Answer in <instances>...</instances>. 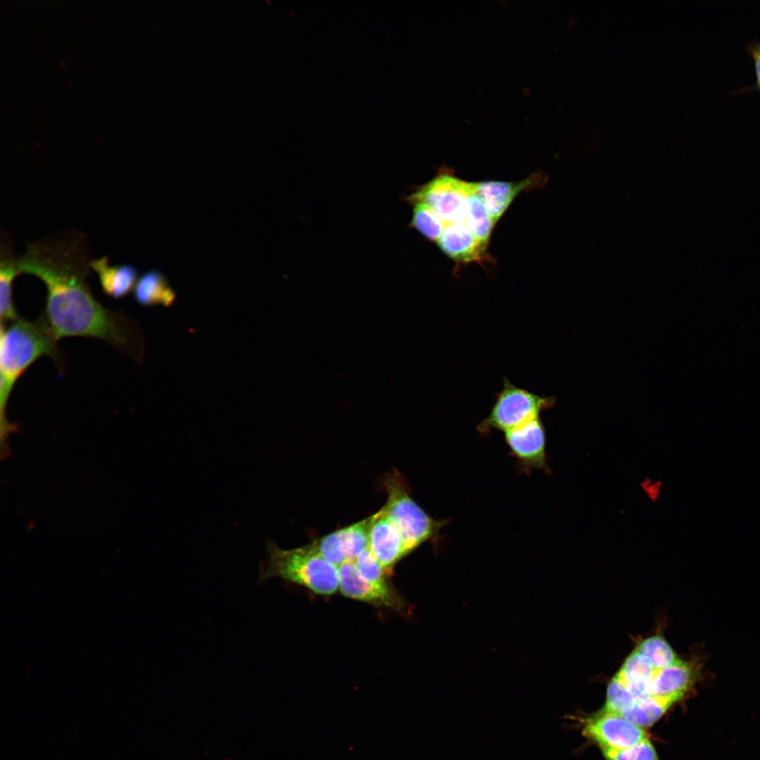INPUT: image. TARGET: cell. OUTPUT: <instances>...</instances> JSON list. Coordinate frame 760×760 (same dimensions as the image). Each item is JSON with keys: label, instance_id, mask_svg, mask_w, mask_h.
I'll return each instance as SVG.
<instances>
[{"label": "cell", "instance_id": "12", "mask_svg": "<svg viewBox=\"0 0 760 760\" xmlns=\"http://www.w3.org/2000/svg\"><path fill=\"white\" fill-rule=\"evenodd\" d=\"M505 433L507 445L520 460L534 467L545 465V434L539 417Z\"/></svg>", "mask_w": 760, "mask_h": 760}, {"label": "cell", "instance_id": "21", "mask_svg": "<svg viewBox=\"0 0 760 760\" xmlns=\"http://www.w3.org/2000/svg\"><path fill=\"white\" fill-rule=\"evenodd\" d=\"M600 749L606 760H659L656 750L648 737L624 749Z\"/></svg>", "mask_w": 760, "mask_h": 760}, {"label": "cell", "instance_id": "5", "mask_svg": "<svg viewBox=\"0 0 760 760\" xmlns=\"http://www.w3.org/2000/svg\"><path fill=\"white\" fill-rule=\"evenodd\" d=\"M469 182L459 179L443 165L436 175L419 186L407 197L410 203L422 202L430 206L445 223L465 224Z\"/></svg>", "mask_w": 760, "mask_h": 760}, {"label": "cell", "instance_id": "19", "mask_svg": "<svg viewBox=\"0 0 760 760\" xmlns=\"http://www.w3.org/2000/svg\"><path fill=\"white\" fill-rule=\"evenodd\" d=\"M370 521L371 516L338 530L347 561H355L357 556L368 547Z\"/></svg>", "mask_w": 760, "mask_h": 760}, {"label": "cell", "instance_id": "18", "mask_svg": "<svg viewBox=\"0 0 760 760\" xmlns=\"http://www.w3.org/2000/svg\"><path fill=\"white\" fill-rule=\"evenodd\" d=\"M413 206L412 227L417 229L430 241L437 243L445 227V223L430 206L422 202L411 203Z\"/></svg>", "mask_w": 760, "mask_h": 760}, {"label": "cell", "instance_id": "14", "mask_svg": "<svg viewBox=\"0 0 760 760\" xmlns=\"http://www.w3.org/2000/svg\"><path fill=\"white\" fill-rule=\"evenodd\" d=\"M134 296L141 306L171 305L176 298L166 277L158 270H150L139 277L134 289Z\"/></svg>", "mask_w": 760, "mask_h": 760}, {"label": "cell", "instance_id": "4", "mask_svg": "<svg viewBox=\"0 0 760 760\" xmlns=\"http://www.w3.org/2000/svg\"><path fill=\"white\" fill-rule=\"evenodd\" d=\"M384 486L388 500L382 509L399 531L407 555L436 535L443 523L432 519L415 502L398 472L388 475Z\"/></svg>", "mask_w": 760, "mask_h": 760}, {"label": "cell", "instance_id": "3", "mask_svg": "<svg viewBox=\"0 0 760 760\" xmlns=\"http://www.w3.org/2000/svg\"><path fill=\"white\" fill-rule=\"evenodd\" d=\"M279 577L302 585L313 593L330 595L339 588L338 569L319 555L310 544L291 550L274 543L267 545V556L260 564V580Z\"/></svg>", "mask_w": 760, "mask_h": 760}, {"label": "cell", "instance_id": "11", "mask_svg": "<svg viewBox=\"0 0 760 760\" xmlns=\"http://www.w3.org/2000/svg\"><path fill=\"white\" fill-rule=\"evenodd\" d=\"M441 251L456 265L490 262L488 246L478 240L464 224H446L436 243Z\"/></svg>", "mask_w": 760, "mask_h": 760}, {"label": "cell", "instance_id": "7", "mask_svg": "<svg viewBox=\"0 0 760 760\" xmlns=\"http://www.w3.org/2000/svg\"><path fill=\"white\" fill-rule=\"evenodd\" d=\"M583 733L600 748L624 749L647 738L644 730L621 716L600 711L583 721Z\"/></svg>", "mask_w": 760, "mask_h": 760}, {"label": "cell", "instance_id": "2", "mask_svg": "<svg viewBox=\"0 0 760 760\" xmlns=\"http://www.w3.org/2000/svg\"><path fill=\"white\" fill-rule=\"evenodd\" d=\"M58 341L44 317L35 322L23 319L0 328V436L1 442H8V436L16 431L6 418V407L18 379L36 360L49 356L57 364L61 362Z\"/></svg>", "mask_w": 760, "mask_h": 760}, {"label": "cell", "instance_id": "9", "mask_svg": "<svg viewBox=\"0 0 760 760\" xmlns=\"http://www.w3.org/2000/svg\"><path fill=\"white\" fill-rule=\"evenodd\" d=\"M547 181L546 175L537 171L518 182L490 180L471 182L475 192L483 201L495 225L520 193L540 189L545 185Z\"/></svg>", "mask_w": 760, "mask_h": 760}, {"label": "cell", "instance_id": "8", "mask_svg": "<svg viewBox=\"0 0 760 760\" xmlns=\"http://www.w3.org/2000/svg\"><path fill=\"white\" fill-rule=\"evenodd\" d=\"M338 569L339 590L344 596L377 607L398 611L404 609L405 603L397 592L388 584L377 585L364 578L355 561H346Z\"/></svg>", "mask_w": 760, "mask_h": 760}, {"label": "cell", "instance_id": "1", "mask_svg": "<svg viewBox=\"0 0 760 760\" xmlns=\"http://www.w3.org/2000/svg\"><path fill=\"white\" fill-rule=\"evenodd\" d=\"M90 262L83 237L72 233L28 244L18 267L45 284L42 317L57 341L99 338L139 362L144 350L139 328L129 316L106 309L94 297L87 280Z\"/></svg>", "mask_w": 760, "mask_h": 760}, {"label": "cell", "instance_id": "13", "mask_svg": "<svg viewBox=\"0 0 760 760\" xmlns=\"http://www.w3.org/2000/svg\"><path fill=\"white\" fill-rule=\"evenodd\" d=\"M90 267L97 273L103 291L115 299L127 296L134 289L139 279L137 270L133 265H110L106 256L91 260Z\"/></svg>", "mask_w": 760, "mask_h": 760}, {"label": "cell", "instance_id": "17", "mask_svg": "<svg viewBox=\"0 0 760 760\" xmlns=\"http://www.w3.org/2000/svg\"><path fill=\"white\" fill-rule=\"evenodd\" d=\"M465 224L478 240L488 246L495 225L483 201L475 192L471 182H469Z\"/></svg>", "mask_w": 760, "mask_h": 760}, {"label": "cell", "instance_id": "10", "mask_svg": "<svg viewBox=\"0 0 760 760\" xmlns=\"http://www.w3.org/2000/svg\"><path fill=\"white\" fill-rule=\"evenodd\" d=\"M368 548L387 574L406 555L401 536L382 508L371 516Z\"/></svg>", "mask_w": 760, "mask_h": 760}, {"label": "cell", "instance_id": "20", "mask_svg": "<svg viewBox=\"0 0 760 760\" xmlns=\"http://www.w3.org/2000/svg\"><path fill=\"white\" fill-rule=\"evenodd\" d=\"M310 545L324 559L337 567L347 561L338 530L314 540Z\"/></svg>", "mask_w": 760, "mask_h": 760}, {"label": "cell", "instance_id": "23", "mask_svg": "<svg viewBox=\"0 0 760 760\" xmlns=\"http://www.w3.org/2000/svg\"><path fill=\"white\" fill-rule=\"evenodd\" d=\"M750 51L754 64L756 85L760 91V44L752 45Z\"/></svg>", "mask_w": 760, "mask_h": 760}, {"label": "cell", "instance_id": "6", "mask_svg": "<svg viewBox=\"0 0 760 760\" xmlns=\"http://www.w3.org/2000/svg\"><path fill=\"white\" fill-rule=\"evenodd\" d=\"M553 403L552 398L539 396L517 387L505 379L489 416L479 428L482 431L495 429L505 432L539 417L540 412Z\"/></svg>", "mask_w": 760, "mask_h": 760}, {"label": "cell", "instance_id": "22", "mask_svg": "<svg viewBox=\"0 0 760 760\" xmlns=\"http://www.w3.org/2000/svg\"><path fill=\"white\" fill-rule=\"evenodd\" d=\"M355 563L360 574L366 580L377 585H388L386 581L388 574L368 547L357 556Z\"/></svg>", "mask_w": 760, "mask_h": 760}, {"label": "cell", "instance_id": "16", "mask_svg": "<svg viewBox=\"0 0 760 760\" xmlns=\"http://www.w3.org/2000/svg\"><path fill=\"white\" fill-rule=\"evenodd\" d=\"M682 698L674 695H652L638 699L619 716L640 727L650 726Z\"/></svg>", "mask_w": 760, "mask_h": 760}, {"label": "cell", "instance_id": "15", "mask_svg": "<svg viewBox=\"0 0 760 760\" xmlns=\"http://www.w3.org/2000/svg\"><path fill=\"white\" fill-rule=\"evenodd\" d=\"M19 274L18 259L11 247L2 241L0 253V317L2 324L10 323L18 318L13 300L12 284L14 277Z\"/></svg>", "mask_w": 760, "mask_h": 760}]
</instances>
